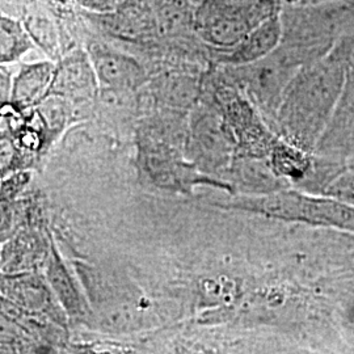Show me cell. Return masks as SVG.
I'll return each instance as SVG.
<instances>
[{"label":"cell","mask_w":354,"mask_h":354,"mask_svg":"<svg viewBox=\"0 0 354 354\" xmlns=\"http://www.w3.org/2000/svg\"><path fill=\"white\" fill-rule=\"evenodd\" d=\"M346 67L328 54L302 67L292 77L279 105V117L291 145L315 152L339 102Z\"/></svg>","instance_id":"cell-1"},{"label":"cell","mask_w":354,"mask_h":354,"mask_svg":"<svg viewBox=\"0 0 354 354\" xmlns=\"http://www.w3.org/2000/svg\"><path fill=\"white\" fill-rule=\"evenodd\" d=\"M225 207L263 215L270 219L335 228L354 234V206L327 194L304 190H279L243 196Z\"/></svg>","instance_id":"cell-2"},{"label":"cell","mask_w":354,"mask_h":354,"mask_svg":"<svg viewBox=\"0 0 354 354\" xmlns=\"http://www.w3.org/2000/svg\"><path fill=\"white\" fill-rule=\"evenodd\" d=\"M256 26L245 10L223 11L200 4L196 8L194 32L216 50H227L236 46Z\"/></svg>","instance_id":"cell-3"},{"label":"cell","mask_w":354,"mask_h":354,"mask_svg":"<svg viewBox=\"0 0 354 354\" xmlns=\"http://www.w3.org/2000/svg\"><path fill=\"white\" fill-rule=\"evenodd\" d=\"M354 152V71L348 70L342 95L315 153L348 160Z\"/></svg>","instance_id":"cell-4"},{"label":"cell","mask_w":354,"mask_h":354,"mask_svg":"<svg viewBox=\"0 0 354 354\" xmlns=\"http://www.w3.org/2000/svg\"><path fill=\"white\" fill-rule=\"evenodd\" d=\"M88 57L99 84L112 89L137 88L145 82V70L137 59L112 48L93 44L88 49Z\"/></svg>","instance_id":"cell-5"},{"label":"cell","mask_w":354,"mask_h":354,"mask_svg":"<svg viewBox=\"0 0 354 354\" xmlns=\"http://www.w3.org/2000/svg\"><path fill=\"white\" fill-rule=\"evenodd\" d=\"M283 37L282 13L256 26L241 42L227 50H219V62L241 67L256 64L277 50Z\"/></svg>","instance_id":"cell-6"},{"label":"cell","mask_w":354,"mask_h":354,"mask_svg":"<svg viewBox=\"0 0 354 354\" xmlns=\"http://www.w3.org/2000/svg\"><path fill=\"white\" fill-rule=\"evenodd\" d=\"M97 77L88 53H74L57 64L49 96L79 97L88 96L96 88Z\"/></svg>","instance_id":"cell-7"},{"label":"cell","mask_w":354,"mask_h":354,"mask_svg":"<svg viewBox=\"0 0 354 354\" xmlns=\"http://www.w3.org/2000/svg\"><path fill=\"white\" fill-rule=\"evenodd\" d=\"M57 64L44 61L21 66L13 77L11 105L28 109L44 102L50 92Z\"/></svg>","instance_id":"cell-8"},{"label":"cell","mask_w":354,"mask_h":354,"mask_svg":"<svg viewBox=\"0 0 354 354\" xmlns=\"http://www.w3.org/2000/svg\"><path fill=\"white\" fill-rule=\"evenodd\" d=\"M33 49V39L24 26L11 16L0 19V62L10 64L19 61Z\"/></svg>","instance_id":"cell-9"},{"label":"cell","mask_w":354,"mask_h":354,"mask_svg":"<svg viewBox=\"0 0 354 354\" xmlns=\"http://www.w3.org/2000/svg\"><path fill=\"white\" fill-rule=\"evenodd\" d=\"M270 159L277 175L304 181L314 165L315 153L304 151L294 145H279L272 151Z\"/></svg>","instance_id":"cell-10"},{"label":"cell","mask_w":354,"mask_h":354,"mask_svg":"<svg viewBox=\"0 0 354 354\" xmlns=\"http://www.w3.org/2000/svg\"><path fill=\"white\" fill-rule=\"evenodd\" d=\"M48 279L50 282L53 290L55 291L61 304L67 310L68 314L77 315L83 311V304L79 298L75 285L68 276L64 263L61 261L57 251L53 248L49 266H48Z\"/></svg>","instance_id":"cell-11"},{"label":"cell","mask_w":354,"mask_h":354,"mask_svg":"<svg viewBox=\"0 0 354 354\" xmlns=\"http://www.w3.org/2000/svg\"><path fill=\"white\" fill-rule=\"evenodd\" d=\"M330 197H335L342 203H349L354 206V172L346 168L342 175L335 178V181L329 185L328 189L324 193Z\"/></svg>","instance_id":"cell-12"},{"label":"cell","mask_w":354,"mask_h":354,"mask_svg":"<svg viewBox=\"0 0 354 354\" xmlns=\"http://www.w3.org/2000/svg\"><path fill=\"white\" fill-rule=\"evenodd\" d=\"M329 54L339 59L346 67V70L354 71V29L339 38Z\"/></svg>","instance_id":"cell-13"},{"label":"cell","mask_w":354,"mask_h":354,"mask_svg":"<svg viewBox=\"0 0 354 354\" xmlns=\"http://www.w3.org/2000/svg\"><path fill=\"white\" fill-rule=\"evenodd\" d=\"M259 0H205L201 4H206L214 10H223V11H243L251 7Z\"/></svg>","instance_id":"cell-14"},{"label":"cell","mask_w":354,"mask_h":354,"mask_svg":"<svg viewBox=\"0 0 354 354\" xmlns=\"http://www.w3.org/2000/svg\"><path fill=\"white\" fill-rule=\"evenodd\" d=\"M82 7L96 13L113 12L122 0H77Z\"/></svg>","instance_id":"cell-15"},{"label":"cell","mask_w":354,"mask_h":354,"mask_svg":"<svg viewBox=\"0 0 354 354\" xmlns=\"http://www.w3.org/2000/svg\"><path fill=\"white\" fill-rule=\"evenodd\" d=\"M29 176L26 174H19L15 175L12 178L7 180L3 184V194H6L7 197H15L20 190L23 189V187L28 184Z\"/></svg>","instance_id":"cell-16"},{"label":"cell","mask_w":354,"mask_h":354,"mask_svg":"<svg viewBox=\"0 0 354 354\" xmlns=\"http://www.w3.org/2000/svg\"><path fill=\"white\" fill-rule=\"evenodd\" d=\"M13 79H11L10 73L4 68L1 64V104H8L11 102V96H12Z\"/></svg>","instance_id":"cell-17"},{"label":"cell","mask_w":354,"mask_h":354,"mask_svg":"<svg viewBox=\"0 0 354 354\" xmlns=\"http://www.w3.org/2000/svg\"><path fill=\"white\" fill-rule=\"evenodd\" d=\"M335 1H342V0H281L283 7H311V6L335 3Z\"/></svg>","instance_id":"cell-18"},{"label":"cell","mask_w":354,"mask_h":354,"mask_svg":"<svg viewBox=\"0 0 354 354\" xmlns=\"http://www.w3.org/2000/svg\"><path fill=\"white\" fill-rule=\"evenodd\" d=\"M346 165H348V168L354 172V152L351 155V156H349V158H348Z\"/></svg>","instance_id":"cell-19"},{"label":"cell","mask_w":354,"mask_h":354,"mask_svg":"<svg viewBox=\"0 0 354 354\" xmlns=\"http://www.w3.org/2000/svg\"><path fill=\"white\" fill-rule=\"evenodd\" d=\"M150 1V4H152V7H155V8H158L165 0H149Z\"/></svg>","instance_id":"cell-20"},{"label":"cell","mask_w":354,"mask_h":354,"mask_svg":"<svg viewBox=\"0 0 354 354\" xmlns=\"http://www.w3.org/2000/svg\"><path fill=\"white\" fill-rule=\"evenodd\" d=\"M190 1H192L194 6H197V7H198V6H200L203 1H205V0H190Z\"/></svg>","instance_id":"cell-21"}]
</instances>
